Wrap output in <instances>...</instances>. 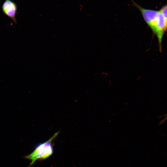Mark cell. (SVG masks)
<instances>
[{"label":"cell","instance_id":"6da1fadb","mask_svg":"<svg viewBox=\"0 0 167 167\" xmlns=\"http://www.w3.org/2000/svg\"><path fill=\"white\" fill-rule=\"evenodd\" d=\"M130 1L133 6L139 11L145 21L151 29L153 34L157 36L159 50L161 52L162 39L164 34L167 31V20L160 11L145 8L133 0Z\"/></svg>","mask_w":167,"mask_h":167},{"label":"cell","instance_id":"7a4b0ae2","mask_svg":"<svg viewBox=\"0 0 167 167\" xmlns=\"http://www.w3.org/2000/svg\"><path fill=\"white\" fill-rule=\"evenodd\" d=\"M58 134V132H57L47 141L36 144L33 151L25 156V159L31 161L30 166L33 165L36 161L46 159L53 155L54 148L52 141Z\"/></svg>","mask_w":167,"mask_h":167},{"label":"cell","instance_id":"3957f363","mask_svg":"<svg viewBox=\"0 0 167 167\" xmlns=\"http://www.w3.org/2000/svg\"><path fill=\"white\" fill-rule=\"evenodd\" d=\"M2 9L4 13L6 15L16 23L15 15L17 7L14 2L10 0H6L2 5Z\"/></svg>","mask_w":167,"mask_h":167},{"label":"cell","instance_id":"277c9868","mask_svg":"<svg viewBox=\"0 0 167 167\" xmlns=\"http://www.w3.org/2000/svg\"><path fill=\"white\" fill-rule=\"evenodd\" d=\"M159 11L167 21V4L163 6Z\"/></svg>","mask_w":167,"mask_h":167},{"label":"cell","instance_id":"5b68a950","mask_svg":"<svg viewBox=\"0 0 167 167\" xmlns=\"http://www.w3.org/2000/svg\"><path fill=\"white\" fill-rule=\"evenodd\" d=\"M164 116H165V118L161 121L160 122L159 124V125H162V124H163L167 120V113L166 114H165L164 115Z\"/></svg>","mask_w":167,"mask_h":167}]
</instances>
